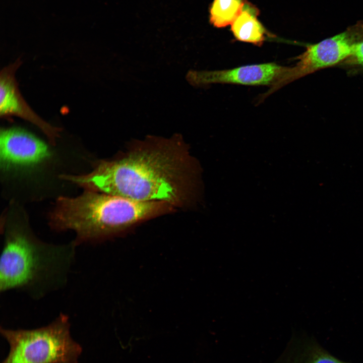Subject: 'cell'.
<instances>
[{
  "mask_svg": "<svg viewBox=\"0 0 363 363\" xmlns=\"http://www.w3.org/2000/svg\"><path fill=\"white\" fill-rule=\"evenodd\" d=\"M124 157L101 161L91 172L61 177L85 190L172 206L186 199L190 187V163L180 137L151 138Z\"/></svg>",
  "mask_w": 363,
  "mask_h": 363,
  "instance_id": "cell-1",
  "label": "cell"
},
{
  "mask_svg": "<svg viewBox=\"0 0 363 363\" xmlns=\"http://www.w3.org/2000/svg\"><path fill=\"white\" fill-rule=\"evenodd\" d=\"M171 206L162 201H140L85 190L77 197H59L50 214L49 224L57 231H73L77 246L93 244L171 210Z\"/></svg>",
  "mask_w": 363,
  "mask_h": 363,
  "instance_id": "cell-2",
  "label": "cell"
},
{
  "mask_svg": "<svg viewBox=\"0 0 363 363\" xmlns=\"http://www.w3.org/2000/svg\"><path fill=\"white\" fill-rule=\"evenodd\" d=\"M77 245L42 241L24 226L8 225L0 260V291L20 289L40 297L63 286Z\"/></svg>",
  "mask_w": 363,
  "mask_h": 363,
  "instance_id": "cell-3",
  "label": "cell"
},
{
  "mask_svg": "<svg viewBox=\"0 0 363 363\" xmlns=\"http://www.w3.org/2000/svg\"><path fill=\"white\" fill-rule=\"evenodd\" d=\"M67 315L61 313L48 325L34 329L1 328L10 345L2 363H78L82 347L70 334Z\"/></svg>",
  "mask_w": 363,
  "mask_h": 363,
  "instance_id": "cell-4",
  "label": "cell"
},
{
  "mask_svg": "<svg viewBox=\"0 0 363 363\" xmlns=\"http://www.w3.org/2000/svg\"><path fill=\"white\" fill-rule=\"evenodd\" d=\"M363 40V31L347 30L317 43L308 44L292 67H286L279 78L261 96L265 98L297 79L320 70L339 67L350 55L353 46Z\"/></svg>",
  "mask_w": 363,
  "mask_h": 363,
  "instance_id": "cell-5",
  "label": "cell"
},
{
  "mask_svg": "<svg viewBox=\"0 0 363 363\" xmlns=\"http://www.w3.org/2000/svg\"><path fill=\"white\" fill-rule=\"evenodd\" d=\"M285 68L274 63H268L222 70H190L186 78L191 85L196 87H206L212 84L270 86Z\"/></svg>",
  "mask_w": 363,
  "mask_h": 363,
  "instance_id": "cell-6",
  "label": "cell"
},
{
  "mask_svg": "<svg viewBox=\"0 0 363 363\" xmlns=\"http://www.w3.org/2000/svg\"><path fill=\"white\" fill-rule=\"evenodd\" d=\"M1 165L4 169L37 164L50 156L47 146L21 129H2L0 134Z\"/></svg>",
  "mask_w": 363,
  "mask_h": 363,
  "instance_id": "cell-7",
  "label": "cell"
},
{
  "mask_svg": "<svg viewBox=\"0 0 363 363\" xmlns=\"http://www.w3.org/2000/svg\"><path fill=\"white\" fill-rule=\"evenodd\" d=\"M21 61L4 68L0 75V114L2 117L16 116L36 126L53 144L59 136L60 130L51 126L39 116L27 104L18 87L15 73Z\"/></svg>",
  "mask_w": 363,
  "mask_h": 363,
  "instance_id": "cell-8",
  "label": "cell"
},
{
  "mask_svg": "<svg viewBox=\"0 0 363 363\" xmlns=\"http://www.w3.org/2000/svg\"><path fill=\"white\" fill-rule=\"evenodd\" d=\"M259 10L249 1L231 25L230 30L234 38L239 41L261 46L269 33L258 20Z\"/></svg>",
  "mask_w": 363,
  "mask_h": 363,
  "instance_id": "cell-9",
  "label": "cell"
},
{
  "mask_svg": "<svg viewBox=\"0 0 363 363\" xmlns=\"http://www.w3.org/2000/svg\"><path fill=\"white\" fill-rule=\"evenodd\" d=\"M288 354L287 363H349L333 355L309 336L294 339Z\"/></svg>",
  "mask_w": 363,
  "mask_h": 363,
  "instance_id": "cell-10",
  "label": "cell"
},
{
  "mask_svg": "<svg viewBox=\"0 0 363 363\" xmlns=\"http://www.w3.org/2000/svg\"><path fill=\"white\" fill-rule=\"evenodd\" d=\"M248 0H213L209 7V20L217 28L231 25L242 12Z\"/></svg>",
  "mask_w": 363,
  "mask_h": 363,
  "instance_id": "cell-11",
  "label": "cell"
},
{
  "mask_svg": "<svg viewBox=\"0 0 363 363\" xmlns=\"http://www.w3.org/2000/svg\"><path fill=\"white\" fill-rule=\"evenodd\" d=\"M338 67L350 75L363 74V40L354 45L350 55Z\"/></svg>",
  "mask_w": 363,
  "mask_h": 363,
  "instance_id": "cell-12",
  "label": "cell"
}]
</instances>
